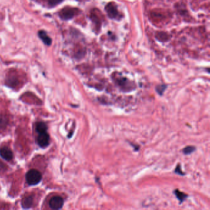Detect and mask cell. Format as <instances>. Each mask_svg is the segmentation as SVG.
<instances>
[{"mask_svg":"<svg viewBox=\"0 0 210 210\" xmlns=\"http://www.w3.org/2000/svg\"><path fill=\"white\" fill-rule=\"evenodd\" d=\"M42 180V175L36 169H31L26 174V181L30 185L38 184Z\"/></svg>","mask_w":210,"mask_h":210,"instance_id":"obj_1","label":"cell"},{"mask_svg":"<svg viewBox=\"0 0 210 210\" xmlns=\"http://www.w3.org/2000/svg\"><path fill=\"white\" fill-rule=\"evenodd\" d=\"M105 11L107 13L108 16L110 18L117 19V20H120L121 18V15L118 11L117 6L114 5L112 3H110L107 5H106Z\"/></svg>","mask_w":210,"mask_h":210,"instance_id":"obj_2","label":"cell"},{"mask_svg":"<svg viewBox=\"0 0 210 210\" xmlns=\"http://www.w3.org/2000/svg\"><path fill=\"white\" fill-rule=\"evenodd\" d=\"M64 205V200L62 197L55 196L51 198L49 201V206L53 209H59Z\"/></svg>","mask_w":210,"mask_h":210,"instance_id":"obj_3","label":"cell"},{"mask_svg":"<svg viewBox=\"0 0 210 210\" xmlns=\"http://www.w3.org/2000/svg\"><path fill=\"white\" fill-rule=\"evenodd\" d=\"M76 11L75 9L71 8H65L60 12V17L63 20H69L72 18L75 15Z\"/></svg>","mask_w":210,"mask_h":210,"instance_id":"obj_4","label":"cell"},{"mask_svg":"<svg viewBox=\"0 0 210 210\" xmlns=\"http://www.w3.org/2000/svg\"><path fill=\"white\" fill-rule=\"evenodd\" d=\"M37 142L40 147L43 148L46 147L49 144V136L48 134L46 132L40 133L37 138Z\"/></svg>","mask_w":210,"mask_h":210,"instance_id":"obj_5","label":"cell"},{"mask_svg":"<svg viewBox=\"0 0 210 210\" xmlns=\"http://www.w3.org/2000/svg\"><path fill=\"white\" fill-rule=\"evenodd\" d=\"M0 156L3 159L10 161L13 158V153L8 147H3L0 149Z\"/></svg>","mask_w":210,"mask_h":210,"instance_id":"obj_6","label":"cell"},{"mask_svg":"<svg viewBox=\"0 0 210 210\" xmlns=\"http://www.w3.org/2000/svg\"><path fill=\"white\" fill-rule=\"evenodd\" d=\"M38 35H39V37L42 40L45 44H46L48 46H50L51 45V39L47 35L46 32L41 30L38 32Z\"/></svg>","mask_w":210,"mask_h":210,"instance_id":"obj_7","label":"cell"},{"mask_svg":"<svg viewBox=\"0 0 210 210\" xmlns=\"http://www.w3.org/2000/svg\"><path fill=\"white\" fill-rule=\"evenodd\" d=\"M33 197L32 196H28L24 198L22 200V206L24 208H30L33 204Z\"/></svg>","mask_w":210,"mask_h":210,"instance_id":"obj_8","label":"cell"},{"mask_svg":"<svg viewBox=\"0 0 210 210\" xmlns=\"http://www.w3.org/2000/svg\"><path fill=\"white\" fill-rule=\"evenodd\" d=\"M118 85L122 88V89L125 90V91H127L126 87L128 86V88H129V90H132L131 88V86L129 85L130 84V82H128V80L126 78H120L118 80Z\"/></svg>","mask_w":210,"mask_h":210,"instance_id":"obj_9","label":"cell"},{"mask_svg":"<svg viewBox=\"0 0 210 210\" xmlns=\"http://www.w3.org/2000/svg\"><path fill=\"white\" fill-rule=\"evenodd\" d=\"M174 193L176 195V197L178 198V199L182 203L183 201H184L185 200V198L188 197L187 194H184V192H181V191H179V190L176 189V190H175L174 191Z\"/></svg>","mask_w":210,"mask_h":210,"instance_id":"obj_10","label":"cell"},{"mask_svg":"<svg viewBox=\"0 0 210 210\" xmlns=\"http://www.w3.org/2000/svg\"><path fill=\"white\" fill-rule=\"evenodd\" d=\"M36 129L38 133L45 132L47 131V126L45 125V123L43 122H39L38 123H37Z\"/></svg>","mask_w":210,"mask_h":210,"instance_id":"obj_11","label":"cell"},{"mask_svg":"<svg viewBox=\"0 0 210 210\" xmlns=\"http://www.w3.org/2000/svg\"><path fill=\"white\" fill-rule=\"evenodd\" d=\"M195 149V147L194 146H187L183 149V153L185 155H189L193 153Z\"/></svg>","mask_w":210,"mask_h":210,"instance_id":"obj_12","label":"cell"},{"mask_svg":"<svg viewBox=\"0 0 210 210\" xmlns=\"http://www.w3.org/2000/svg\"><path fill=\"white\" fill-rule=\"evenodd\" d=\"M167 88V86L166 85H160L158 86H157L156 88V91L160 95H163L164 91H165V89H166Z\"/></svg>","mask_w":210,"mask_h":210,"instance_id":"obj_13","label":"cell"},{"mask_svg":"<svg viewBox=\"0 0 210 210\" xmlns=\"http://www.w3.org/2000/svg\"><path fill=\"white\" fill-rule=\"evenodd\" d=\"M63 0H49V3L51 6H55L62 2Z\"/></svg>","mask_w":210,"mask_h":210,"instance_id":"obj_14","label":"cell"},{"mask_svg":"<svg viewBox=\"0 0 210 210\" xmlns=\"http://www.w3.org/2000/svg\"><path fill=\"white\" fill-rule=\"evenodd\" d=\"M175 173H176V174L179 175H181V176H183V175H185V173H184L182 171V170H181V166H180L179 165H178V166L176 167V169H175Z\"/></svg>","mask_w":210,"mask_h":210,"instance_id":"obj_15","label":"cell"}]
</instances>
